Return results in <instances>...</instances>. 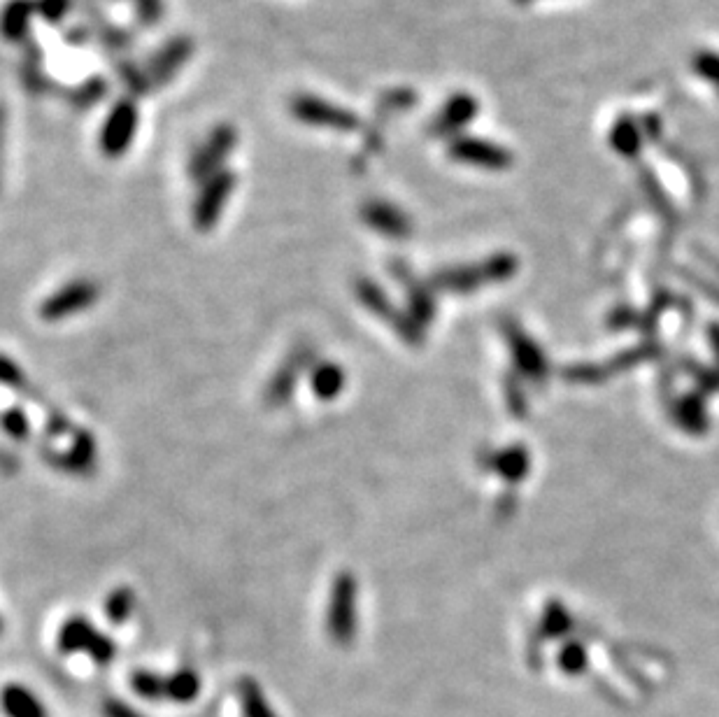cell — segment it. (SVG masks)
<instances>
[{
    "instance_id": "6da1fadb",
    "label": "cell",
    "mask_w": 719,
    "mask_h": 717,
    "mask_svg": "<svg viewBox=\"0 0 719 717\" xmlns=\"http://www.w3.org/2000/svg\"><path fill=\"white\" fill-rule=\"evenodd\" d=\"M326 631L336 645H350L357 634V580L350 573H340L331 582Z\"/></svg>"
},
{
    "instance_id": "7a4b0ae2",
    "label": "cell",
    "mask_w": 719,
    "mask_h": 717,
    "mask_svg": "<svg viewBox=\"0 0 719 717\" xmlns=\"http://www.w3.org/2000/svg\"><path fill=\"white\" fill-rule=\"evenodd\" d=\"M289 112L296 122L317 126V129H333V131H357L361 126L359 115L343 105L329 103L324 98L312 94H298L289 101Z\"/></svg>"
},
{
    "instance_id": "3957f363",
    "label": "cell",
    "mask_w": 719,
    "mask_h": 717,
    "mask_svg": "<svg viewBox=\"0 0 719 717\" xmlns=\"http://www.w3.org/2000/svg\"><path fill=\"white\" fill-rule=\"evenodd\" d=\"M59 648L66 655L87 652L96 664H110L115 659V643L101 634L94 624L84 617H70L59 631Z\"/></svg>"
},
{
    "instance_id": "277c9868",
    "label": "cell",
    "mask_w": 719,
    "mask_h": 717,
    "mask_svg": "<svg viewBox=\"0 0 719 717\" xmlns=\"http://www.w3.org/2000/svg\"><path fill=\"white\" fill-rule=\"evenodd\" d=\"M238 143V133L231 124H219L208 133L189 161V175L194 182H205L208 177L219 173L224 161L229 159L233 147Z\"/></svg>"
},
{
    "instance_id": "5b68a950",
    "label": "cell",
    "mask_w": 719,
    "mask_h": 717,
    "mask_svg": "<svg viewBox=\"0 0 719 717\" xmlns=\"http://www.w3.org/2000/svg\"><path fill=\"white\" fill-rule=\"evenodd\" d=\"M233 189H236V175L229 168H222L203 182L194 201V226L198 231L208 233L219 222Z\"/></svg>"
},
{
    "instance_id": "8992f818",
    "label": "cell",
    "mask_w": 719,
    "mask_h": 717,
    "mask_svg": "<svg viewBox=\"0 0 719 717\" xmlns=\"http://www.w3.org/2000/svg\"><path fill=\"white\" fill-rule=\"evenodd\" d=\"M138 119V105L133 103V98H121L112 105L101 129V149L108 159H119L131 149L135 131H138Z\"/></svg>"
},
{
    "instance_id": "52a82bcc",
    "label": "cell",
    "mask_w": 719,
    "mask_h": 717,
    "mask_svg": "<svg viewBox=\"0 0 719 717\" xmlns=\"http://www.w3.org/2000/svg\"><path fill=\"white\" fill-rule=\"evenodd\" d=\"M98 296H101L98 282L73 280L45 298V303L40 305V317L47 322H61V319L89 310L98 301Z\"/></svg>"
},
{
    "instance_id": "ba28073f",
    "label": "cell",
    "mask_w": 719,
    "mask_h": 717,
    "mask_svg": "<svg viewBox=\"0 0 719 717\" xmlns=\"http://www.w3.org/2000/svg\"><path fill=\"white\" fill-rule=\"evenodd\" d=\"M312 364V350L310 347H296L294 352L284 359V364L277 368L270 378L268 387H266V401L268 406L273 408H282L287 406L291 401V394L301 380V375L308 371V366Z\"/></svg>"
},
{
    "instance_id": "9c48e42d",
    "label": "cell",
    "mask_w": 719,
    "mask_h": 717,
    "mask_svg": "<svg viewBox=\"0 0 719 717\" xmlns=\"http://www.w3.org/2000/svg\"><path fill=\"white\" fill-rule=\"evenodd\" d=\"M191 54H194V40L187 38V35H180V38L166 42L145 68L149 84H152V87L168 84L184 68V63L191 59Z\"/></svg>"
},
{
    "instance_id": "30bf717a",
    "label": "cell",
    "mask_w": 719,
    "mask_h": 717,
    "mask_svg": "<svg viewBox=\"0 0 719 717\" xmlns=\"http://www.w3.org/2000/svg\"><path fill=\"white\" fill-rule=\"evenodd\" d=\"M450 154L457 161L475 163V166L484 168H505L510 163V152L494 143H487V140L475 138H457L450 147Z\"/></svg>"
},
{
    "instance_id": "8fae6325",
    "label": "cell",
    "mask_w": 719,
    "mask_h": 717,
    "mask_svg": "<svg viewBox=\"0 0 719 717\" xmlns=\"http://www.w3.org/2000/svg\"><path fill=\"white\" fill-rule=\"evenodd\" d=\"M361 219L368 226H373L377 233L391 238H403L410 233V222L398 208L384 201H368L361 208Z\"/></svg>"
},
{
    "instance_id": "7c38bea8",
    "label": "cell",
    "mask_w": 719,
    "mask_h": 717,
    "mask_svg": "<svg viewBox=\"0 0 719 717\" xmlns=\"http://www.w3.org/2000/svg\"><path fill=\"white\" fill-rule=\"evenodd\" d=\"M475 112H478V103H475L473 96H468V94L452 96L450 101L445 103V108L438 112L431 131L436 133V136H452L454 131L464 129V126L471 122V119L475 117Z\"/></svg>"
},
{
    "instance_id": "4fadbf2b",
    "label": "cell",
    "mask_w": 719,
    "mask_h": 717,
    "mask_svg": "<svg viewBox=\"0 0 719 717\" xmlns=\"http://www.w3.org/2000/svg\"><path fill=\"white\" fill-rule=\"evenodd\" d=\"M56 468L61 471H68L73 475H84L94 471L96 466V440L89 433L80 431L77 433L73 447L66 454H56V457L49 459Z\"/></svg>"
},
{
    "instance_id": "5bb4252c",
    "label": "cell",
    "mask_w": 719,
    "mask_h": 717,
    "mask_svg": "<svg viewBox=\"0 0 719 717\" xmlns=\"http://www.w3.org/2000/svg\"><path fill=\"white\" fill-rule=\"evenodd\" d=\"M0 706L7 717H47L42 701L21 685H7L0 694Z\"/></svg>"
},
{
    "instance_id": "9a60e30c",
    "label": "cell",
    "mask_w": 719,
    "mask_h": 717,
    "mask_svg": "<svg viewBox=\"0 0 719 717\" xmlns=\"http://www.w3.org/2000/svg\"><path fill=\"white\" fill-rule=\"evenodd\" d=\"M33 12H38V5L31 0H12L0 14V31L7 40H21L28 33Z\"/></svg>"
},
{
    "instance_id": "2e32d148",
    "label": "cell",
    "mask_w": 719,
    "mask_h": 717,
    "mask_svg": "<svg viewBox=\"0 0 719 717\" xmlns=\"http://www.w3.org/2000/svg\"><path fill=\"white\" fill-rule=\"evenodd\" d=\"M310 385L319 401H333L340 392H343L345 371L338 364L324 361V364H317L315 368H312Z\"/></svg>"
},
{
    "instance_id": "e0dca14e",
    "label": "cell",
    "mask_w": 719,
    "mask_h": 717,
    "mask_svg": "<svg viewBox=\"0 0 719 717\" xmlns=\"http://www.w3.org/2000/svg\"><path fill=\"white\" fill-rule=\"evenodd\" d=\"M201 692V680H198V673L191 669H182L173 673V676L166 678V699L177 701V704H189L194 701Z\"/></svg>"
},
{
    "instance_id": "ac0fdd59",
    "label": "cell",
    "mask_w": 719,
    "mask_h": 717,
    "mask_svg": "<svg viewBox=\"0 0 719 717\" xmlns=\"http://www.w3.org/2000/svg\"><path fill=\"white\" fill-rule=\"evenodd\" d=\"M103 610L112 624H124L135 610V592L131 587H117L108 594Z\"/></svg>"
},
{
    "instance_id": "d6986e66",
    "label": "cell",
    "mask_w": 719,
    "mask_h": 717,
    "mask_svg": "<svg viewBox=\"0 0 719 717\" xmlns=\"http://www.w3.org/2000/svg\"><path fill=\"white\" fill-rule=\"evenodd\" d=\"M240 692V704H242V711H245V717H277L273 713V708L268 706L266 697H263L261 687L254 683V680L245 678L238 687Z\"/></svg>"
},
{
    "instance_id": "ffe728a7",
    "label": "cell",
    "mask_w": 719,
    "mask_h": 717,
    "mask_svg": "<svg viewBox=\"0 0 719 717\" xmlns=\"http://www.w3.org/2000/svg\"><path fill=\"white\" fill-rule=\"evenodd\" d=\"M131 685H133V690L140 694V697L152 699V701L166 699V678L154 676V673H147V671L133 673Z\"/></svg>"
},
{
    "instance_id": "44dd1931",
    "label": "cell",
    "mask_w": 719,
    "mask_h": 717,
    "mask_svg": "<svg viewBox=\"0 0 719 717\" xmlns=\"http://www.w3.org/2000/svg\"><path fill=\"white\" fill-rule=\"evenodd\" d=\"M610 143H612V147L617 149L619 154L631 156V154H636L638 147H640V133H638V129H636V126H633V124H629V122H619V124L615 126V131H612Z\"/></svg>"
},
{
    "instance_id": "7402d4cb",
    "label": "cell",
    "mask_w": 719,
    "mask_h": 717,
    "mask_svg": "<svg viewBox=\"0 0 719 717\" xmlns=\"http://www.w3.org/2000/svg\"><path fill=\"white\" fill-rule=\"evenodd\" d=\"M108 91V84H105L101 77H94V80H87L80 89L73 91V103L80 105V108H89V105H96Z\"/></svg>"
},
{
    "instance_id": "603a6c76",
    "label": "cell",
    "mask_w": 719,
    "mask_h": 717,
    "mask_svg": "<svg viewBox=\"0 0 719 717\" xmlns=\"http://www.w3.org/2000/svg\"><path fill=\"white\" fill-rule=\"evenodd\" d=\"M119 75H121V80H124V84H126L128 91H131L133 96L145 94V91L152 87V84H149V80H147L145 70L133 68L131 63H124V66H119Z\"/></svg>"
},
{
    "instance_id": "cb8c5ba5",
    "label": "cell",
    "mask_w": 719,
    "mask_h": 717,
    "mask_svg": "<svg viewBox=\"0 0 719 717\" xmlns=\"http://www.w3.org/2000/svg\"><path fill=\"white\" fill-rule=\"evenodd\" d=\"M694 70L699 73L703 80H710L719 89V56L713 52H701L696 54L694 59Z\"/></svg>"
},
{
    "instance_id": "d4e9b609",
    "label": "cell",
    "mask_w": 719,
    "mask_h": 717,
    "mask_svg": "<svg viewBox=\"0 0 719 717\" xmlns=\"http://www.w3.org/2000/svg\"><path fill=\"white\" fill-rule=\"evenodd\" d=\"M415 105V94L410 89H394L389 91L387 96L380 101V110L382 112H396V110H408Z\"/></svg>"
},
{
    "instance_id": "484cf974",
    "label": "cell",
    "mask_w": 719,
    "mask_h": 717,
    "mask_svg": "<svg viewBox=\"0 0 719 717\" xmlns=\"http://www.w3.org/2000/svg\"><path fill=\"white\" fill-rule=\"evenodd\" d=\"M3 429L17 440H26L28 433H31V427H28L26 415L21 413V410H10V413H5Z\"/></svg>"
},
{
    "instance_id": "4316f807",
    "label": "cell",
    "mask_w": 719,
    "mask_h": 717,
    "mask_svg": "<svg viewBox=\"0 0 719 717\" xmlns=\"http://www.w3.org/2000/svg\"><path fill=\"white\" fill-rule=\"evenodd\" d=\"M0 382H3V385H7V387L24 389L26 378H24V373H21V368L17 364H12L10 359L0 357Z\"/></svg>"
},
{
    "instance_id": "83f0119b",
    "label": "cell",
    "mask_w": 719,
    "mask_h": 717,
    "mask_svg": "<svg viewBox=\"0 0 719 717\" xmlns=\"http://www.w3.org/2000/svg\"><path fill=\"white\" fill-rule=\"evenodd\" d=\"M35 5H38V12L42 14V17L49 21L63 19V14H66L70 7L68 0H38Z\"/></svg>"
},
{
    "instance_id": "f1b7e54d",
    "label": "cell",
    "mask_w": 719,
    "mask_h": 717,
    "mask_svg": "<svg viewBox=\"0 0 719 717\" xmlns=\"http://www.w3.org/2000/svg\"><path fill=\"white\" fill-rule=\"evenodd\" d=\"M135 5H138V17L145 24H154V21L161 19L163 0H135Z\"/></svg>"
},
{
    "instance_id": "f546056e",
    "label": "cell",
    "mask_w": 719,
    "mask_h": 717,
    "mask_svg": "<svg viewBox=\"0 0 719 717\" xmlns=\"http://www.w3.org/2000/svg\"><path fill=\"white\" fill-rule=\"evenodd\" d=\"M103 715L105 717H142L135 708H131L128 704H124V701L119 699H108L103 704Z\"/></svg>"
}]
</instances>
